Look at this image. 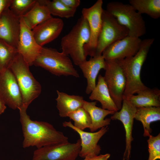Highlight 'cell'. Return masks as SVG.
Listing matches in <instances>:
<instances>
[{"instance_id":"obj_13","label":"cell","mask_w":160,"mask_h":160,"mask_svg":"<svg viewBox=\"0 0 160 160\" xmlns=\"http://www.w3.org/2000/svg\"><path fill=\"white\" fill-rule=\"evenodd\" d=\"M64 127H69L76 132L79 135L81 148L79 156L83 158H92L99 155L101 149L98 143L108 131V126L103 127L96 132H88L75 127L71 121L63 123Z\"/></svg>"},{"instance_id":"obj_25","label":"cell","mask_w":160,"mask_h":160,"mask_svg":"<svg viewBox=\"0 0 160 160\" xmlns=\"http://www.w3.org/2000/svg\"><path fill=\"white\" fill-rule=\"evenodd\" d=\"M129 4L139 13L156 19L160 17V0H130Z\"/></svg>"},{"instance_id":"obj_18","label":"cell","mask_w":160,"mask_h":160,"mask_svg":"<svg viewBox=\"0 0 160 160\" xmlns=\"http://www.w3.org/2000/svg\"><path fill=\"white\" fill-rule=\"evenodd\" d=\"M79 66L87 79L85 92L89 94L96 86V79L100 71L105 68V60L102 55H96L84 61Z\"/></svg>"},{"instance_id":"obj_24","label":"cell","mask_w":160,"mask_h":160,"mask_svg":"<svg viewBox=\"0 0 160 160\" xmlns=\"http://www.w3.org/2000/svg\"><path fill=\"white\" fill-rule=\"evenodd\" d=\"M47 7L37 1L31 9L23 17L32 30L37 25L52 17Z\"/></svg>"},{"instance_id":"obj_34","label":"cell","mask_w":160,"mask_h":160,"mask_svg":"<svg viewBox=\"0 0 160 160\" xmlns=\"http://www.w3.org/2000/svg\"><path fill=\"white\" fill-rule=\"evenodd\" d=\"M5 103L0 99V115L3 113L6 108Z\"/></svg>"},{"instance_id":"obj_9","label":"cell","mask_w":160,"mask_h":160,"mask_svg":"<svg viewBox=\"0 0 160 160\" xmlns=\"http://www.w3.org/2000/svg\"><path fill=\"white\" fill-rule=\"evenodd\" d=\"M81 148L80 139L74 143L68 142L46 146L34 151L31 160H75Z\"/></svg>"},{"instance_id":"obj_2","label":"cell","mask_w":160,"mask_h":160,"mask_svg":"<svg viewBox=\"0 0 160 160\" xmlns=\"http://www.w3.org/2000/svg\"><path fill=\"white\" fill-rule=\"evenodd\" d=\"M153 38L142 40L140 48L134 56L117 60L122 67L126 78V85L124 96L128 97L146 89L140 77L142 68L145 62Z\"/></svg>"},{"instance_id":"obj_12","label":"cell","mask_w":160,"mask_h":160,"mask_svg":"<svg viewBox=\"0 0 160 160\" xmlns=\"http://www.w3.org/2000/svg\"><path fill=\"white\" fill-rule=\"evenodd\" d=\"M20 32L17 49L25 61L29 66L33 63L41 53L43 47L35 39L32 29L23 17L20 18Z\"/></svg>"},{"instance_id":"obj_23","label":"cell","mask_w":160,"mask_h":160,"mask_svg":"<svg viewBox=\"0 0 160 160\" xmlns=\"http://www.w3.org/2000/svg\"><path fill=\"white\" fill-rule=\"evenodd\" d=\"M134 119L140 121L144 137H149L152 132L150 124L160 120V107L149 106L137 108Z\"/></svg>"},{"instance_id":"obj_4","label":"cell","mask_w":160,"mask_h":160,"mask_svg":"<svg viewBox=\"0 0 160 160\" xmlns=\"http://www.w3.org/2000/svg\"><path fill=\"white\" fill-rule=\"evenodd\" d=\"M29 66L17 53L9 68L15 76L21 92L22 98L21 108L26 110L39 95L41 91V86L30 72Z\"/></svg>"},{"instance_id":"obj_7","label":"cell","mask_w":160,"mask_h":160,"mask_svg":"<svg viewBox=\"0 0 160 160\" xmlns=\"http://www.w3.org/2000/svg\"><path fill=\"white\" fill-rule=\"evenodd\" d=\"M102 24L96 47V55H102L103 51L114 42L129 35L128 29L120 24L106 10L103 9Z\"/></svg>"},{"instance_id":"obj_16","label":"cell","mask_w":160,"mask_h":160,"mask_svg":"<svg viewBox=\"0 0 160 160\" xmlns=\"http://www.w3.org/2000/svg\"><path fill=\"white\" fill-rule=\"evenodd\" d=\"M64 25L62 19L52 17L37 25L32 30L33 37L37 44L43 47L59 36Z\"/></svg>"},{"instance_id":"obj_6","label":"cell","mask_w":160,"mask_h":160,"mask_svg":"<svg viewBox=\"0 0 160 160\" xmlns=\"http://www.w3.org/2000/svg\"><path fill=\"white\" fill-rule=\"evenodd\" d=\"M33 65L56 76L79 77V73L68 56L55 48L43 47Z\"/></svg>"},{"instance_id":"obj_10","label":"cell","mask_w":160,"mask_h":160,"mask_svg":"<svg viewBox=\"0 0 160 160\" xmlns=\"http://www.w3.org/2000/svg\"><path fill=\"white\" fill-rule=\"evenodd\" d=\"M103 4L102 0H98L90 7L83 8L81 11L82 16L88 23L90 34L89 41L84 47L86 57L89 56L91 57L96 55L98 39L102 27Z\"/></svg>"},{"instance_id":"obj_32","label":"cell","mask_w":160,"mask_h":160,"mask_svg":"<svg viewBox=\"0 0 160 160\" xmlns=\"http://www.w3.org/2000/svg\"><path fill=\"white\" fill-rule=\"evenodd\" d=\"M12 0H0V17L3 12L9 8Z\"/></svg>"},{"instance_id":"obj_33","label":"cell","mask_w":160,"mask_h":160,"mask_svg":"<svg viewBox=\"0 0 160 160\" xmlns=\"http://www.w3.org/2000/svg\"><path fill=\"white\" fill-rule=\"evenodd\" d=\"M110 156L109 153L100 154L93 158L92 160H108Z\"/></svg>"},{"instance_id":"obj_28","label":"cell","mask_w":160,"mask_h":160,"mask_svg":"<svg viewBox=\"0 0 160 160\" xmlns=\"http://www.w3.org/2000/svg\"><path fill=\"white\" fill-rule=\"evenodd\" d=\"M74 122V126L84 130L91 127L92 120L89 113L82 107L69 113L67 116Z\"/></svg>"},{"instance_id":"obj_19","label":"cell","mask_w":160,"mask_h":160,"mask_svg":"<svg viewBox=\"0 0 160 160\" xmlns=\"http://www.w3.org/2000/svg\"><path fill=\"white\" fill-rule=\"evenodd\" d=\"M96 101L89 102L84 100L83 106L91 119L92 125L90 129L91 132L109 125L111 119L105 118L108 115H113L115 112L98 107L96 106Z\"/></svg>"},{"instance_id":"obj_21","label":"cell","mask_w":160,"mask_h":160,"mask_svg":"<svg viewBox=\"0 0 160 160\" xmlns=\"http://www.w3.org/2000/svg\"><path fill=\"white\" fill-rule=\"evenodd\" d=\"M57 108L61 117H66L71 113L83 107L84 100L82 96L69 95L57 90Z\"/></svg>"},{"instance_id":"obj_17","label":"cell","mask_w":160,"mask_h":160,"mask_svg":"<svg viewBox=\"0 0 160 160\" xmlns=\"http://www.w3.org/2000/svg\"><path fill=\"white\" fill-rule=\"evenodd\" d=\"M0 18V39L17 49L20 29V18L15 15L8 8Z\"/></svg>"},{"instance_id":"obj_8","label":"cell","mask_w":160,"mask_h":160,"mask_svg":"<svg viewBox=\"0 0 160 160\" xmlns=\"http://www.w3.org/2000/svg\"><path fill=\"white\" fill-rule=\"evenodd\" d=\"M105 73L103 77L111 96L119 111L122 107L126 85V78L118 60H105Z\"/></svg>"},{"instance_id":"obj_14","label":"cell","mask_w":160,"mask_h":160,"mask_svg":"<svg viewBox=\"0 0 160 160\" xmlns=\"http://www.w3.org/2000/svg\"><path fill=\"white\" fill-rule=\"evenodd\" d=\"M142 40L128 36L107 47L102 55L105 60H120L132 56L138 51Z\"/></svg>"},{"instance_id":"obj_15","label":"cell","mask_w":160,"mask_h":160,"mask_svg":"<svg viewBox=\"0 0 160 160\" xmlns=\"http://www.w3.org/2000/svg\"><path fill=\"white\" fill-rule=\"evenodd\" d=\"M136 109L124 96L121 109L115 112L110 118L111 120H117L121 121L125 129V148L123 160H129L131 157V144L133 140L132 131Z\"/></svg>"},{"instance_id":"obj_22","label":"cell","mask_w":160,"mask_h":160,"mask_svg":"<svg viewBox=\"0 0 160 160\" xmlns=\"http://www.w3.org/2000/svg\"><path fill=\"white\" fill-rule=\"evenodd\" d=\"M137 94L136 95H133L125 97L136 108L160 107V91L159 89L147 87Z\"/></svg>"},{"instance_id":"obj_29","label":"cell","mask_w":160,"mask_h":160,"mask_svg":"<svg viewBox=\"0 0 160 160\" xmlns=\"http://www.w3.org/2000/svg\"><path fill=\"white\" fill-rule=\"evenodd\" d=\"M37 0H12L9 9L16 16L23 17L36 3Z\"/></svg>"},{"instance_id":"obj_27","label":"cell","mask_w":160,"mask_h":160,"mask_svg":"<svg viewBox=\"0 0 160 160\" xmlns=\"http://www.w3.org/2000/svg\"><path fill=\"white\" fill-rule=\"evenodd\" d=\"M17 53L16 48L0 39V71L9 68Z\"/></svg>"},{"instance_id":"obj_31","label":"cell","mask_w":160,"mask_h":160,"mask_svg":"<svg viewBox=\"0 0 160 160\" xmlns=\"http://www.w3.org/2000/svg\"><path fill=\"white\" fill-rule=\"evenodd\" d=\"M67 7L73 9H76L79 6L81 1L80 0H59Z\"/></svg>"},{"instance_id":"obj_1","label":"cell","mask_w":160,"mask_h":160,"mask_svg":"<svg viewBox=\"0 0 160 160\" xmlns=\"http://www.w3.org/2000/svg\"><path fill=\"white\" fill-rule=\"evenodd\" d=\"M19 111L24 137L23 148L35 146L39 148L68 142V137L50 124L32 120L27 114L26 110L21 108Z\"/></svg>"},{"instance_id":"obj_35","label":"cell","mask_w":160,"mask_h":160,"mask_svg":"<svg viewBox=\"0 0 160 160\" xmlns=\"http://www.w3.org/2000/svg\"><path fill=\"white\" fill-rule=\"evenodd\" d=\"M92 158H85L84 160H92Z\"/></svg>"},{"instance_id":"obj_5","label":"cell","mask_w":160,"mask_h":160,"mask_svg":"<svg viewBox=\"0 0 160 160\" xmlns=\"http://www.w3.org/2000/svg\"><path fill=\"white\" fill-rule=\"evenodd\" d=\"M106 10L129 32V36L140 38L145 33L146 25L142 15L129 4L118 1L108 3Z\"/></svg>"},{"instance_id":"obj_30","label":"cell","mask_w":160,"mask_h":160,"mask_svg":"<svg viewBox=\"0 0 160 160\" xmlns=\"http://www.w3.org/2000/svg\"><path fill=\"white\" fill-rule=\"evenodd\" d=\"M147 140L149 157L148 160L160 159V133L153 136L150 135Z\"/></svg>"},{"instance_id":"obj_36","label":"cell","mask_w":160,"mask_h":160,"mask_svg":"<svg viewBox=\"0 0 160 160\" xmlns=\"http://www.w3.org/2000/svg\"><path fill=\"white\" fill-rule=\"evenodd\" d=\"M1 23V18L0 17V24Z\"/></svg>"},{"instance_id":"obj_20","label":"cell","mask_w":160,"mask_h":160,"mask_svg":"<svg viewBox=\"0 0 160 160\" xmlns=\"http://www.w3.org/2000/svg\"><path fill=\"white\" fill-rule=\"evenodd\" d=\"M89 98L92 101L99 102L103 109L115 112L118 111L111 96L103 76L101 74L98 76L97 84L91 93Z\"/></svg>"},{"instance_id":"obj_26","label":"cell","mask_w":160,"mask_h":160,"mask_svg":"<svg viewBox=\"0 0 160 160\" xmlns=\"http://www.w3.org/2000/svg\"><path fill=\"white\" fill-rule=\"evenodd\" d=\"M40 4L46 6L51 15L61 18H69L73 17L76 9L68 8L59 0H37Z\"/></svg>"},{"instance_id":"obj_3","label":"cell","mask_w":160,"mask_h":160,"mask_svg":"<svg viewBox=\"0 0 160 160\" xmlns=\"http://www.w3.org/2000/svg\"><path fill=\"white\" fill-rule=\"evenodd\" d=\"M90 36L88 23L81 16L71 30L61 39L62 52L70 55L74 64L79 66L86 60L84 47L89 42Z\"/></svg>"},{"instance_id":"obj_11","label":"cell","mask_w":160,"mask_h":160,"mask_svg":"<svg viewBox=\"0 0 160 160\" xmlns=\"http://www.w3.org/2000/svg\"><path fill=\"white\" fill-rule=\"evenodd\" d=\"M0 99L13 109L22 106L21 94L16 79L8 68L0 71Z\"/></svg>"}]
</instances>
